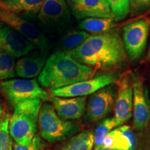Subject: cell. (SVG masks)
Masks as SVG:
<instances>
[{"label": "cell", "instance_id": "6da1fadb", "mask_svg": "<svg viewBox=\"0 0 150 150\" xmlns=\"http://www.w3.org/2000/svg\"><path fill=\"white\" fill-rule=\"evenodd\" d=\"M82 64L97 69H114L125 64L127 54L117 33L90 35L84 42L67 52Z\"/></svg>", "mask_w": 150, "mask_h": 150}, {"label": "cell", "instance_id": "7a4b0ae2", "mask_svg": "<svg viewBox=\"0 0 150 150\" xmlns=\"http://www.w3.org/2000/svg\"><path fill=\"white\" fill-rule=\"evenodd\" d=\"M93 74V67L78 62L67 52L56 51L46 61L38 82L51 91L90 79Z\"/></svg>", "mask_w": 150, "mask_h": 150}, {"label": "cell", "instance_id": "3957f363", "mask_svg": "<svg viewBox=\"0 0 150 150\" xmlns=\"http://www.w3.org/2000/svg\"><path fill=\"white\" fill-rule=\"evenodd\" d=\"M42 104L41 99H35L23 101L14 106L9 131L16 143L27 145L36 136Z\"/></svg>", "mask_w": 150, "mask_h": 150}, {"label": "cell", "instance_id": "277c9868", "mask_svg": "<svg viewBox=\"0 0 150 150\" xmlns=\"http://www.w3.org/2000/svg\"><path fill=\"white\" fill-rule=\"evenodd\" d=\"M38 127L41 137L49 142L64 140L78 134L81 129L78 123L61 119L53 105L47 102L41 106Z\"/></svg>", "mask_w": 150, "mask_h": 150}, {"label": "cell", "instance_id": "5b68a950", "mask_svg": "<svg viewBox=\"0 0 150 150\" xmlns=\"http://www.w3.org/2000/svg\"><path fill=\"white\" fill-rule=\"evenodd\" d=\"M37 20L38 28L44 34L66 30L71 22V13L66 0H46L38 14Z\"/></svg>", "mask_w": 150, "mask_h": 150}, {"label": "cell", "instance_id": "8992f818", "mask_svg": "<svg viewBox=\"0 0 150 150\" xmlns=\"http://www.w3.org/2000/svg\"><path fill=\"white\" fill-rule=\"evenodd\" d=\"M0 90L13 106L29 99L50 101L48 93L32 79H13L0 82Z\"/></svg>", "mask_w": 150, "mask_h": 150}, {"label": "cell", "instance_id": "52a82bcc", "mask_svg": "<svg viewBox=\"0 0 150 150\" xmlns=\"http://www.w3.org/2000/svg\"><path fill=\"white\" fill-rule=\"evenodd\" d=\"M0 21L13 29L42 53L47 54L50 49L48 38L27 19L0 7Z\"/></svg>", "mask_w": 150, "mask_h": 150}, {"label": "cell", "instance_id": "ba28073f", "mask_svg": "<svg viewBox=\"0 0 150 150\" xmlns=\"http://www.w3.org/2000/svg\"><path fill=\"white\" fill-rule=\"evenodd\" d=\"M150 28L149 18H141L123 28L122 41L127 55L131 61L141 57L147 45Z\"/></svg>", "mask_w": 150, "mask_h": 150}, {"label": "cell", "instance_id": "9c48e42d", "mask_svg": "<svg viewBox=\"0 0 150 150\" xmlns=\"http://www.w3.org/2000/svg\"><path fill=\"white\" fill-rule=\"evenodd\" d=\"M119 78V74L117 72L103 73L90 79L83 81L61 88L51 90L50 92L53 96L56 97H86L87 95L95 93V92L106 86L115 83Z\"/></svg>", "mask_w": 150, "mask_h": 150}, {"label": "cell", "instance_id": "30bf717a", "mask_svg": "<svg viewBox=\"0 0 150 150\" xmlns=\"http://www.w3.org/2000/svg\"><path fill=\"white\" fill-rule=\"evenodd\" d=\"M117 95L115 83L103 88L92 94L88 99L84 120L92 123L104 119L111 111Z\"/></svg>", "mask_w": 150, "mask_h": 150}, {"label": "cell", "instance_id": "8fae6325", "mask_svg": "<svg viewBox=\"0 0 150 150\" xmlns=\"http://www.w3.org/2000/svg\"><path fill=\"white\" fill-rule=\"evenodd\" d=\"M117 95L114 104V117L117 127L129 121L133 115L132 81L128 73L122 75L115 83Z\"/></svg>", "mask_w": 150, "mask_h": 150}, {"label": "cell", "instance_id": "7c38bea8", "mask_svg": "<svg viewBox=\"0 0 150 150\" xmlns=\"http://www.w3.org/2000/svg\"><path fill=\"white\" fill-rule=\"evenodd\" d=\"M133 93V116L134 126L136 130H144L150 120V102L148 99L147 91L140 76L131 74Z\"/></svg>", "mask_w": 150, "mask_h": 150}, {"label": "cell", "instance_id": "4fadbf2b", "mask_svg": "<svg viewBox=\"0 0 150 150\" xmlns=\"http://www.w3.org/2000/svg\"><path fill=\"white\" fill-rule=\"evenodd\" d=\"M36 47L9 26L0 21V51L20 58Z\"/></svg>", "mask_w": 150, "mask_h": 150}, {"label": "cell", "instance_id": "5bb4252c", "mask_svg": "<svg viewBox=\"0 0 150 150\" xmlns=\"http://www.w3.org/2000/svg\"><path fill=\"white\" fill-rule=\"evenodd\" d=\"M56 113L64 120H77L85 115L87 97H50Z\"/></svg>", "mask_w": 150, "mask_h": 150}, {"label": "cell", "instance_id": "9a60e30c", "mask_svg": "<svg viewBox=\"0 0 150 150\" xmlns=\"http://www.w3.org/2000/svg\"><path fill=\"white\" fill-rule=\"evenodd\" d=\"M46 56L47 54L35 49L19 58L16 65L17 76L30 79L40 75L45 65Z\"/></svg>", "mask_w": 150, "mask_h": 150}, {"label": "cell", "instance_id": "2e32d148", "mask_svg": "<svg viewBox=\"0 0 150 150\" xmlns=\"http://www.w3.org/2000/svg\"><path fill=\"white\" fill-rule=\"evenodd\" d=\"M72 13L77 20L88 18H111L115 17L106 0H83L70 8Z\"/></svg>", "mask_w": 150, "mask_h": 150}, {"label": "cell", "instance_id": "e0dca14e", "mask_svg": "<svg viewBox=\"0 0 150 150\" xmlns=\"http://www.w3.org/2000/svg\"><path fill=\"white\" fill-rule=\"evenodd\" d=\"M103 146L116 150H135L136 136L130 127L122 125L110 131L105 138Z\"/></svg>", "mask_w": 150, "mask_h": 150}, {"label": "cell", "instance_id": "ac0fdd59", "mask_svg": "<svg viewBox=\"0 0 150 150\" xmlns=\"http://www.w3.org/2000/svg\"><path fill=\"white\" fill-rule=\"evenodd\" d=\"M46 0H0V7L22 18H37Z\"/></svg>", "mask_w": 150, "mask_h": 150}, {"label": "cell", "instance_id": "d6986e66", "mask_svg": "<svg viewBox=\"0 0 150 150\" xmlns=\"http://www.w3.org/2000/svg\"><path fill=\"white\" fill-rule=\"evenodd\" d=\"M115 20L111 18H88L79 22L78 28L88 33L102 34L110 32L115 27Z\"/></svg>", "mask_w": 150, "mask_h": 150}, {"label": "cell", "instance_id": "ffe728a7", "mask_svg": "<svg viewBox=\"0 0 150 150\" xmlns=\"http://www.w3.org/2000/svg\"><path fill=\"white\" fill-rule=\"evenodd\" d=\"M90 36L83 30H71L65 33L58 41L56 51L69 52L78 47Z\"/></svg>", "mask_w": 150, "mask_h": 150}, {"label": "cell", "instance_id": "44dd1931", "mask_svg": "<svg viewBox=\"0 0 150 150\" xmlns=\"http://www.w3.org/2000/svg\"><path fill=\"white\" fill-rule=\"evenodd\" d=\"M93 147L94 134L84 130L71 137L60 150H93Z\"/></svg>", "mask_w": 150, "mask_h": 150}, {"label": "cell", "instance_id": "7402d4cb", "mask_svg": "<svg viewBox=\"0 0 150 150\" xmlns=\"http://www.w3.org/2000/svg\"><path fill=\"white\" fill-rule=\"evenodd\" d=\"M16 57L12 54L0 51V80L12 79L16 76Z\"/></svg>", "mask_w": 150, "mask_h": 150}, {"label": "cell", "instance_id": "603a6c76", "mask_svg": "<svg viewBox=\"0 0 150 150\" xmlns=\"http://www.w3.org/2000/svg\"><path fill=\"white\" fill-rule=\"evenodd\" d=\"M115 127H117V125L114 117L103 120L97 127L94 133V148L103 146L105 138Z\"/></svg>", "mask_w": 150, "mask_h": 150}, {"label": "cell", "instance_id": "cb8c5ba5", "mask_svg": "<svg viewBox=\"0 0 150 150\" xmlns=\"http://www.w3.org/2000/svg\"><path fill=\"white\" fill-rule=\"evenodd\" d=\"M11 116L4 112L0 119V150H13L12 139L9 131Z\"/></svg>", "mask_w": 150, "mask_h": 150}, {"label": "cell", "instance_id": "d4e9b609", "mask_svg": "<svg viewBox=\"0 0 150 150\" xmlns=\"http://www.w3.org/2000/svg\"><path fill=\"white\" fill-rule=\"evenodd\" d=\"M115 17V21H121L129 13V0H106Z\"/></svg>", "mask_w": 150, "mask_h": 150}, {"label": "cell", "instance_id": "484cf974", "mask_svg": "<svg viewBox=\"0 0 150 150\" xmlns=\"http://www.w3.org/2000/svg\"><path fill=\"white\" fill-rule=\"evenodd\" d=\"M129 13L134 17L150 9V0H129Z\"/></svg>", "mask_w": 150, "mask_h": 150}, {"label": "cell", "instance_id": "4316f807", "mask_svg": "<svg viewBox=\"0 0 150 150\" xmlns=\"http://www.w3.org/2000/svg\"><path fill=\"white\" fill-rule=\"evenodd\" d=\"M42 143L40 137L35 136L31 142L27 145H18L15 143L13 145V150H42Z\"/></svg>", "mask_w": 150, "mask_h": 150}, {"label": "cell", "instance_id": "83f0119b", "mask_svg": "<svg viewBox=\"0 0 150 150\" xmlns=\"http://www.w3.org/2000/svg\"><path fill=\"white\" fill-rule=\"evenodd\" d=\"M82 1H83V0H66V2L67 4H68L69 7L71 8V7L77 5L78 4L81 2Z\"/></svg>", "mask_w": 150, "mask_h": 150}, {"label": "cell", "instance_id": "f1b7e54d", "mask_svg": "<svg viewBox=\"0 0 150 150\" xmlns=\"http://www.w3.org/2000/svg\"><path fill=\"white\" fill-rule=\"evenodd\" d=\"M3 113H4V103H3L2 99H1V97H0V119H1Z\"/></svg>", "mask_w": 150, "mask_h": 150}, {"label": "cell", "instance_id": "f546056e", "mask_svg": "<svg viewBox=\"0 0 150 150\" xmlns=\"http://www.w3.org/2000/svg\"><path fill=\"white\" fill-rule=\"evenodd\" d=\"M93 150H116V149H110V148H108V147H104V146H102V147L94 148V149H93Z\"/></svg>", "mask_w": 150, "mask_h": 150}, {"label": "cell", "instance_id": "4dcf8cb0", "mask_svg": "<svg viewBox=\"0 0 150 150\" xmlns=\"http://www.w3.org/2000/svg\"><path fill=\"white\" fill-rule=\"evenodd\" d=\"M147 59L148 61H150V45H149V50H148V52H147Z\"/></svg>", "mask_w": 150, "mask_h": 150}]
</instances>
